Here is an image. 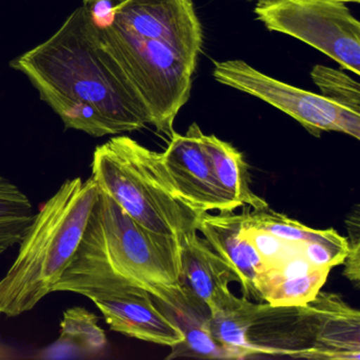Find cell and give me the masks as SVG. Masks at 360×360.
Segmentation results:
<instances>
[{"label": "cell", "mask_w": 360, "mask_h": 360, "mask_svg": "<svg viewBox=\"0 0 360 360\" xmlns=\"http://www.w3.org/2000/svg\"><path fill=\"white\" fill-rule=\"evenodd\" d=\"M108 340L98 318L81 307L66 309L60 337L39 352V359H88L102 355Z\"/></svg>", "instance_id": "2e32d148"}, {"label": "cell", "mask_w": 360, "mask_h": 360, "mask_svg": "<svg viewBox=\"0 0 360 360\" xmlns=\"http://www.w3.org/2000/svg\"><path fill=\"white\" fill-rule=\"evenodd\" d=\"M107 1H113V3H115V5H117V4L122 3L124 0H107Z\"/></svg>", "instance_id": "484cf974"}, {"label": "cell", "mask_w": 360, "mask_h": 360, "mask_svg": "<svg viewBox=\"0 0 360 360\" xmlns=\"http://www.w3.org/2000/svg\"><path fill=\"white\" fill-rule=\"evenodd\" d=\"M101 1H107V0H84V5L88 6H94L96 4L101 3Z\"/></svg>", "instance_id": "cb8c5ba5"}, {"label": "cell", "mask_w": 360, "mask_h": 360, "mask_svg": "<svg viewBox=\"0 0 360 360\" xmlns=\"http://www.w3.org/2000/svg\"><path fill=\"white\" fill-rule=\"evenodd\" d=\"M248 358L359 360L360 314L336 294L320 290L302 305L254 303L245 333Z\"/></svg>", "instance_id": "277c9868"}, {"label": "cell", "mask_w": 360, "mask_h": 360, "mask_svg": "<svg viewBox=\"0 0 360 360\" xmlns=\"http://www.w3.org/2000/svg\"><path fill=\"white\" fill-rule=\"evenodd\" d=\"M179 240L151 233L110 195L100 191L81 243L54 288L87 297L107 296L128 286L179 283Z\"/></svg>", "instance_id": "7a4b0ae2"}, {"label": "cell", "mask_w": 360, "mask_h": 360, "mask_svg": "<svg viewBox=\"0 0 360 360\" xmlns=\"http://www.w3.org/2000/svg\"><path fill=\"white\" fill-rule=\"evenodd\" d=\"M197 231L185 233L181 239L179 282L216 311L229 304L235 295L229 290L238 282L229 263L217 254Z\"/></svg>", "instance_id": "4fadbf2b"}, {"label": "cell", "mask_w": 360, "mask_h": 360, "mask_svg": "<svg viewBox=\"0 0 360 360\" xmlns=\"http://www.w3.org/2000/svg\"><path fill=\"white\" fill-rule=\"evenodd\" d=\"M214 79L227 87L255 96L303 126L309 134L336 131L360 139V113L322 96L278 81L255 69L244 60L214 63Z\"/></svg>", "instance_id": "ba28073f"}, {"label": "cell", "mask_w": 360, "mask_h": 360, "mask_svg": "<svg viewBox=\"0 0 360 360\" xmlns=\"http://www.w3.org/2000/svg\"><path fill=\"white\" fill-rule=\"evenodd\" d=\"M200 130L193 123L184 136L172 134L167 148L161 153L164 168L182 203L195 214L235 210L237 205L214 176L199 140Z\"/></svg>", "instance_id": "30bf717a"}, {"label": "cell", "mask_w": 360, "mask_h": 360, "mask_svg": "<svg viewBox=\"0 0 360 360\" xmlns=\"http://www.w3.org/2000/svg\"><path fill=\"white\" fill-rule=\"evenodd\" d=\"M243 212H203L198 218L197 231L212 250L220 255L233 269L246 298L257 296L258 276L265 269L262 258L243 233Z\"/></svg>", "instance_id": "5bb4252c"}, {"label": "cell", "mask_w": 360, "mask_h": 360, "mask_svg": "<svg viewBox=\"0 0 360 360\" xmlns=\"http://www.w3.org/2000/svg\"><path fill=\"white\" fill-rule=\"evenodd\" d=\"M349 252L347 238L338 233L318 241L307 242L300 246V252L311 265L316 267L332 269L342 264Z\"/></svg>", "instance_id": "44dd1931"}, {"label": "cell", "mask_w": 360, "mask_h": 360, "mask_svg": "<svg viewBox=\"0 0 360 360\" xmlns=\"http://www.w3.org/2000/svg\"><path fill=\"white\" fill-rule=\"evenodd\" d=\"M342 264L345 266L343 275L358 285L360 280V243L349 244V252Z\"/></svg>", "instance_id": "603a6c76"}, {"label": "cell", "mask_w": 360, "mask_h": 360, "mask_svg": "<svg viewBox=\"0 0 360 360\" xmlns=\"http://www.w3.org/2000/svg\"><path fill=\"white\" fill-rule=\"evenodd\" d=\"M28 77L67 129L94 138L142 129L150 115L96 37L88 6L49 39L10 62Z\"/></svg>", "instance_id": "6da1fadb"}, {"label": "cell", "mask_w": 360, "mask_h": 360, "mask_svg": "<svg viewBox=\"0 0 360 360\" xmlns=\"http://www.w3.org/2000/svg\"><path fill=\"white\" fill-rule=\"evenodd\" d=\"M147 292L158 309L184 336L182 342L172 347L166 359H236L233 352L212 336L210 307L188 288L179 282L169 285L149 286Z\"/></svg>", "instance_id": "8fae6325"}, {"label": "cell", "mask_w": 360, "mask_h": 360, "mask_svg": "<svg viewBox=\"0 0 360 360\" xmlns=\"http://www.w3.org/2000/svg\"><path fill=\"white\" fill-rule=\"evenodd\" d=\"M244 221V219H243ZM243 233L252 242L258 254L262 258L265 269L279 264L282 261L296 254H301L300 250L267 231L245 226L243 222Z\"/></svg>", "instance_id": "7402d4cb"}, {"label": "cell", "mask_w": 360, "mask_h": 360, "mask_svg": "<svg viewBox=\"0 0 360 360\" xmlns=\"http://www.w3.org/2000/svg\"><path fill=\"white\" fill-rule=\"evenodd\" d=\"M254 12L267 30L299 39L360 75V24L345 3L258 0Z\"/></svg>", "instance_id": "52a82bcc"}, {"label": "cell", "mask_w": 360, "mask_h": 360, "mask_svg": "<svg viewBox=\"0 0 360 360\" xmlns=\"http://www.w3.org/2000/svg\"><path fill=\"white\" fill-rule=\"evenodd\" d=\"M92 302L115 332L170 347L184 340L182 333L158 309L149 292L140 286L122 288L94 299Z\"/></svg>", "instance_id": "7c38bea8"}, {"label": "cell", "mask_w": 360, "mask_h": 360, "mask_svg": "<svg viewBox=\"0 0 360 360\" xmlns=\"http://www.w3.org/2000/svg\"><path fill=\"white\" fill-rule=\"evenodd\" d=\"M243 1H255V0H243Z\"/></svg>", "instance_id": "4316f807"}, {"label": "cell", "mask_w": 360, "mask_h": 360, "mask_svg": "<svg viewBox=\"0 0 360 360\" xmlns=\"http://www.w3.org/2000/svg\"><path fill=\"white\" fill-rule=\"evenodd\" d=\"M100 189L90 176L65 181L34 214L20 250L0 280V314L31 311L62 279L81 243Z\"/></svg>", "instance_id": "3957f363"}, {"label": "cell", "mask_w": 360, "mask_h": 360, "mask_svg": "<svg viewBox=\"0 0 360 360\" xmlns=\"http://www.w3.org/2000/svg\"><path fill=\"white\" fill-rule=\"evenodd\" d=\"M199 140L210 158L219 184L237 207L250 206L257 210L269 206L264 200L252 193L248 163L238 149L216 136L204 134L202 130L199 132Z\"/></svg>", "instance_id": "e0dca14e"}, {"label": "cell", "mask_w": 360, "mask_h": 360, "mask_svg": "<svg viewBox=\"0 0 360 360\" xmlns=\"http://www.w3.org/2000/svg\"><path fill=\"white\" fill-rule=\"evenodd\" d=\"M94 29L101 45L115 60L150 115V125L172 138L179 111L191 98L197 64L187 60L172 46L131 37L112 25Z\"/></svg>", "instance_id": "8992f818"}, {"label": "cell", "mask_w": 360, "mask_h": 360, "mask_svg": "<svg viewBox=\"0 0 360 360\" xmlns=\"http://www.w3.org/2000/svg\"><path fill=\"white\" fill-rule=\"evenodd\" d=\"M243 222L245 226L267 231L275 237L296 246L299 250L302 244L326 239L336 233L333 229L321 231L305 226L302 223L288 218L285 214L271 210L269 206L252 210L246 206H243Z\"/></svg>", "instance_id": "d6986e66"}, {"label": "cell", "mask_w": 360, "mask_h": 360, "mask_svg": "<svg viewBox=\"0 0 360 360\" xmlns=\"http://www.w3.org/2000/svg\"><path fill=\"white\" fill-rule=\"evenodd\" d=\"M336 1H341V3H355V4H359L360 0H336Z\"/></svg>", "instance_id": "d4e9b609"}, {"label": "cell", "mask_w": 360, "mask_h": 360, "mask_svg": "<svg viewBox=\"0 0 360 360\" xmlns=\"http://www.w3.org/2000/svg\"><path fill=\"white\" fill-rule=\"evenodd\" d=\"M311 77L318 86L321 96L336 104L360 113V85L342 70L323 65H316Z\"/></svg>", "instance_id": "ffe728a7"}, {"label": "cell", "mask_w": 360, "mask_h": 360, "mask_svg": "<svg viewBox=\"0 0 360 360\" xmlns=\"http://www.w3.org/2000/svg\"><path fill=\"white\" fill-rule=\"evenodd\" d=\"M91 178L100 191L151 233L181 241L185 233L197 231L200 214L181 201L162 163L161 153L134 139L115 136L96 147Z\"/></svg>", "instance_id": "5b68a950"}, {"label": "cell", "mask_w": 360, "mask_h": 360, "mask_svg": "<svg viewBox=\"0 0 360 360\" xmlns=\"http://www.w3.org/2000/svg\"><path fill=\"white\" fill-rule=\"evenodd\" d=\"M34 214L28 195L0 176V255L20 243Z\"/></svg>", "instance_id": "ac0fdd59"}, {"label": "cell", "mask_w": 360, "mask_h": 360, "mask_svg": "<svg viewBox=\"0 0 360 360\" xmlns=\"http://www.w3.org/2000/svg\"><path fill=\"white\" fill-rule=\"evenodd\" d=\"M330 269L311 265L301 254L266 267L257 279L258 299L271 305L295 307L313 300L328 280Z\"/></svg>", "instance_id": "9a60e30c"}, {"label": "cell", "mask_w": 360, "mask_h": 360, "mask_svg": "<svg viewBox=\"0 0 360 360\" xmlns=\"http://www.w3.org/2000/svg\"><path fill=\"white\" fill-rule=\"evenodd\" d=\"M108 22L131 37L163 41L193 64L203 47L193 0H124Z\"/></svg>", "instance_id": "9c48e42d"}]
</instances>
